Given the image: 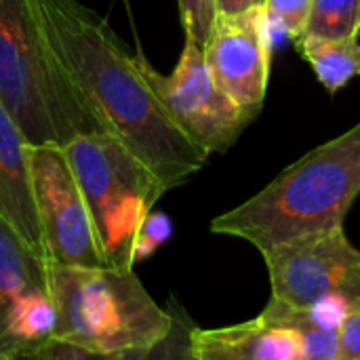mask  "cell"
Segmentation results:
<instances>
[{
  "label": "cell",
  "mask_w": 360,
  "mask_h": 360,
  "mask_svg": "<svg viewBox=\"0 0 360 360\" xmlns=\"http://www.w3.org/2000/svg\"><path fill=\"white\" fill-rule=\"evenodd\" d=\"M8 360H120L118 356H105V354H95L89 350H82L78 346L65 344V342H57V340H49L32 350H25L21 354H15Z\"/></svg>",
  "instance_id": "cell-19"
},
{
  "label": "cell",
  "mask_w": 360,
  "mask_h": 360,
  "mask_svg": "<svg viewBox=\"0 0 360 360\" xmlns=\"http://www.w3.org/2000/svg\"><path fill=\"white\" fill-rule=\"evenodd\" d=\"M352 308V302L346 300V297H340V295H333V297H323L319 302H314L312 306L300 310L302 319L306 323H310L312 327H319V329H329V331H338L340 325L344 323V319L348 316Z\"/></svg>",
  "instance_id": "cell-18"
},
{
  "label": "cell",
  "mask_w": 360,
  "mask_h": 360,
  "mask_svg": "<svg viewBox=\"0 0 360 360\" xmlns=\"http://www.w3.org/2000/svg\"><path fill=\"white\" fill-rule=\"evenodd\" d=\"M360 34V0H312L304 36L350 40Z\"/></svg>",
  "instance_id": "cell-14"
},
{
  "label": "cell",
  "mask_w": 360,
  "mask_h": 360,
  "mask_svg": "<svg viewBox=\"0 0 360 360\" xmlns=\"http://www.w3.org/2000/svg\"><path fill=\"white\" fill-rule=\"evenodd\" d=\"M177 6L186 38L205 46L217 21L215 0H177Z\"/></svg>",
  "instance_id": "cell-17"
},
{
  "label": "cell",
  "mask_w": 360,
  "mask_h": 360,
  "mask_svg": "<svg viewBox=\"0 0 360 360\" xmlns=\"http://www.w3.org/2000/svg\"><path fill=\"white\" fill-rule=\"evenodd\" d=\"M190 346L196 360H304L302 333L262 316L219 329L194 325Z\"/></svg>",
  "instance_id": "cell-12"
},
{
  "label": "cell",
  "mask_w": 360,
  "mask_h": 360,
  "mask_svg": "<svg viewBox=\"0 0 360 360\" xmlns=\"http://www.w3.org/2000/svg\"><path fill=\"white\" fill-rule=\"evenodd\" d=\"M264 4L266 0H215L217 15H226V17L243 15L253 8H264Z\"/></svg>",
  "instance_id": "cell-22"
},
{
  "label": "cell",
  "mask_w": 360,
  "mask_h": 360,
  "mask_svg": "<svg viewBox=\"0 0 360 360\" xmlns=\"http://www.w3.org/2000/svg\"><path fill=\"white\" fill-rule=\"evenodd\" d=\"M55 304L51 340L118 356L146 350L167 338L173 314L160 308L133 270L72 268L49 264Z\"/></svg>",
  "instance_id": "cell-4"
},
{
  "label": "cell",
  "mask_w": 360,
  "mask_h": 360,
  "mask_svg": "<svg viewBox=\"0 0 360 360\" xmlns=\"http://www.w3.org/2000/svg\"><path fill=\"white\" fill-rule=\"evenodd\" d=\"M53 327L49 264L0 219V360L49 342Z\"/></svg>",
  "instance_id": "cell-9"
},
{
  "label": "cell",
  "mask_w": 360,
  "mask_h": 360,
  "mask_svg": "<svg viewBox=\"0 0 360 360\" xmlns=\"http://www.w3.org/2000/svg\"><path fill=\"white\" fill-rule=\"evenodd\" d=\"M63 152L89 207L105 266L133 270L139 232L167 192L165 186L116 135H80Z\"/></svg>",
  "instance_id": "cell-5"
},
{
  "label": "cell",
  "mask_w": 360,
  "mask_h": 360,
  "mask_svg": "<svg viewBox=\"0 0 360 360\" xmlns=\"http://www.w3.org/2000/svg\"><path fill=\"white\" fill-rule=\"evenodd\" d=\"M137 63L173 122L207 154L228 152L253 120L213 80L202 46L186 38L175 70L165 76L143 55Z\"/></svg>",
  "instance_id": "cell-6"
},
{
  "label": "cell",
  "mask_w": 360,
  "mask_h": 360,
  "mask_svg": "<svg viewBox=\"0 0 360 360\" xmlns=\"http://www.w3.org/2000/svg\"><path fill=\"white\" fill-rule=\"evenodd\" d=\"M30 169L49 264L103 268L105 259L72 167L59 146H32Z\"/></svg>",
  "instance_id": "cell-7"
},
{
  "label": "cell",
  "mask_w": 360,
  "mask_h": 360,
  "mask_svg": "<svg viewBox=\"0 0 360 360\" xmlns=\"http://www.w3.org/2000/svg\"><path fill=\"white\" fill-rule=\"evenodd\" d=\"M202 53L215 84L255 118L264 108L272 59V32L264 8L217 15Z\"/></svg>",
  "instance_id": "cell-10"
},
{
  "label": "cell",
  "mask_w": 360,
  "mask_h": 360,
  "mask_svg": "<svg viewBox=\"0 0 360 360\" xmlns=\"http://www.w3.org/2000/svg\"><path fill=\"white\" fill-rule=\"evenodd\" d=\"M30 148L21 129L0 101V219L49 264L34 200Z\"/></svg>",
  "instance_id": "cell-11"
},
{
  "label": "cell",
  "mask_w": 360,
  "mask_h": 360,
  "mask_svg": "<svg viewBox=\"0 0 360 360\" xmlns=\"http://www.w3.org/2000/svg\"><path fill=\"white\" fill-rule=\"evenodd\" d=\"M262 255L274 302L300 310L333 295L360 302V251L344 228L289 240Z\"/></svg>",
  "instance_id": "cell-8"
},
{
  "label": "cell",
  "mask_w": 360,
  "mask_h": 360,
  "mask_svg": "<svg viewBox=\"0 0 360 360\" xmlns=\"http://www.w3.org/2000/svg\"><path fill=\"white\" fill-rule=\"evenodd\" d=\"M302 57L310 63L319 82L333 95L352 78L360 76V40H327L302 36L297 42Z\"/></svg>",
  "instance_id": "cell-13"
},
{
  "label": "cell",
  "mask_w": 360,
  "mask_h": 360,
  "mask_svg": "<svg viewBox=\"0 0 360 360\" xmlns=\"http://www.w3.org/2000/svg\"><path fill=\"white\" fill-rule=\"evenodd\" d=\"M0 101L30 146L110 133L57 59L40 0H0Z\"/></svg>",
  "instance_id": "cell-3"
},
{
  "label": "cell",
  "mask_w": 360,
  "mask_h": 360,
  "mask_svg": "<svg viewBox=\"0 0 360 360\" xmlns=\"http://www.w3.org/2000/svg\"><path fill=\"white\" fill-rule=\"evenodd\" d=\"M340 360H360V302H354L338 329Z\"/></svg>",
  "instance_id": "cell-21"
},
{
  "label": "cell",
  "mask_w": 360,
  "mask_h": 360,
  "mask_svg": "<svg viewBox=\"0 0 360 360\" xmlns=\"http://www.w3.org/2000/svg\"><path fill=\"white\" fill-rule=\"evenodd\" d=\"M169 310L173 314V325L167 338L152 348L124 352L120 354V360H196L190 346V331L194 327L192 319L186 314L175 297L169 300Z\"/></svg>",
  "instance_id": "cell-15"
},
{
  "label": "cell",
  "mask_w": 360,
  "mask_h": 360,
  "mask_svg": "<svg viewBox=\"0 0 360 360\" xmlns=\"http://www.w3.org/2000/svg\"><path fill=\"white\" fill-rule=\"evenodd\" d=\"M169 236H171V221L160 213H150L135 245V264L148 257L154 249H158Z\"/></svg>",
  "instance_id": "cell-20"
},
{
  "label": "cell",
  "mask_w": 360,
  "mask_h": 360,
  "mask_svg": "<svg viewBox=\"0 0 360 360\" xmlns=\"http://www.w3.org/2000/svg\"><path fill=\"white\" fill-rule=\"evenodd\" d=\"M310 6L312 0H266L264 15L272 36L283 34L297 42L306 32Z\"/></svg>",
  "instance_id": "cell-16"
},
{
  "label": "cell",
  "mask_w": 360,
  "mask_h": 360,
  "mask_svg": "<svg viewBox=\"0 0 360 360\" xmlns=\"http://www.w3.org/2000/svg\"><path fill=\"white\" fill-rule=\"evenodd\" d=\"M51 46L74 86L124 148L173 190L192 179L209 154L169 116L137 57L93 8L78 0H40Z\"/></svg>",
  "instance_id": "cell-1"
},
{
  "label": "cell",
  "mask_w": 360,
  "mask_h": 360,
  "mask_svg": "<svg viewBox=\"0 0 360 360\" xmlns=\"http://www.w3.org/2000/svg\"><path fill=\"white\" fill-rule=\"evenodd\" d=\"M360 194V122L287 167L262 192L217 215L213 234L236 236L259 253L344 228Z\"/></svg>",
  "instance_id": "cell-2"
}]
</instances>
